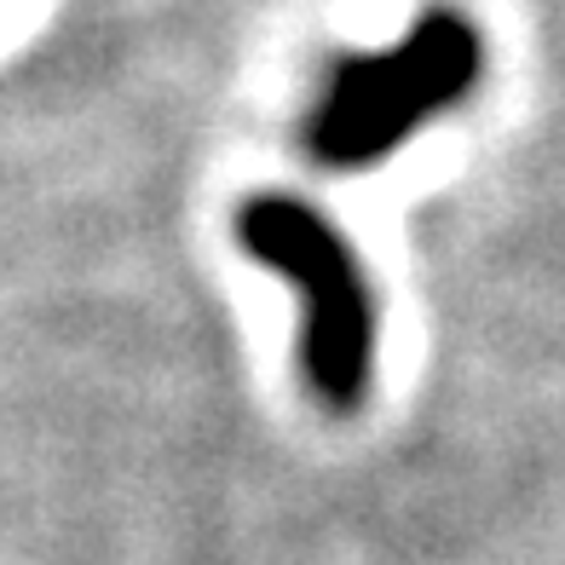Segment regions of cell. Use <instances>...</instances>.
Instances as JSON below:
<instances>
[{
    "instance_id": "2",
    "label": "cell",
    "mask_w": 565,
    "mask_h": 565,
    "mask_svg": "<svg viewBox=\"0 0 565 565\" xmlns=\"http://www.w3.org/2000/svg\"><path fill=\"white\" fill-rule=\"evenodd\" d=\"M231 225L248 260L277 271L300 300V375L312 398L335 416H352L375 381L381 312L347 231L289 191H254Z\"/></svg>"
},
{
    "instance_id": "1",
    "label": "cell",
    "mask_w": 565,
    "mask_h": 565,
    "mask_svg": "<svg viewBox=\"0 0 565 565\" xmlns=\"http://www.w3.org/2000/svg\"><path fill=\"white\" fill-rule=\"evenodd\" d=\"M484 82V30L461 7H427L393 46H364L329 64L300 121L306 157L329 173H364L450 116Z\"/></svg>"
}]
</instances>
